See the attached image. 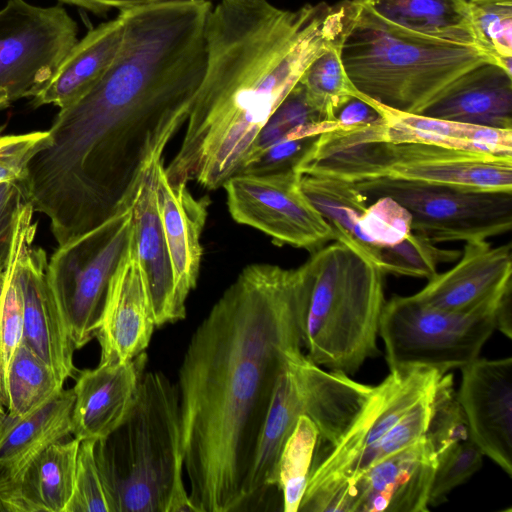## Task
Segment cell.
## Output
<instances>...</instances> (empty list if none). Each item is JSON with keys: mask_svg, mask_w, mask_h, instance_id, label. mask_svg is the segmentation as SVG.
<instances>
[{"mask_svg": "<svg viewBox=\"0 0 512 512\" xmlns=\"http://www.w3.org/2000/svg\"><path fill=\"white\" fill-rule=\"evenodd\" d=\"M204 69L199 48L175 26L149 16L125 20L113 61L59 110L21 182L58 245L103 223L133 192L186 123Z\"/></svg>", "mask_w": 512, "mask_h": 512, "instance_id": "6da1fadb", "label": "cell"}, {"mask_svg": "<svg viewBox=\"0 0 512 512\" xmlns=\"http://www.w3.org/2000/svg\"><path fill=\"white\" fill-rule=\"evenodd\" d=\"M316 255L246 266L193 333L178 372L180 441L196 512L240 511L289 352L304 347Z\"/></svg>", "mask_w": 512, "mask_h": 512, "instance_id": "7a4b0ae2", "label": "cell"}, {"mask_svg": "<svg viewBox=\"0 0 512 512\" xmlns=\"http://www.w3.org/2000/svg\"><path fill=\"white\" fill-rule=\"evenodd\" d=\"M353 0L291 11L268 0H219L206 21V66L179 150L165 167L172 183L208 190L235 175L270 116L311 62L341 41Z\"/></svg>", "mask_w": 512, "mask_h": 512, "instance_id": "3957f363", "label": "cell"}, {"mask_svg": "<svg viewBox=\"0 0 512 512\" xmlns=\"http://www.w3.org/2000/svg\"><path fill=\"white\" fill-rule=\"evenodd\" d=\"M111 512H196L183 481L177 387L144 372L123 422L96 441Z\"/></svg>", "mask_w": 512, "mask_h": 512, "instance_id": "277c9868", "label": "cell"}, {"mask_svg": "<svg viewBox=\"0 0 512 512\" xmlns=\"http://www.w3.org/2000/svg\"><path fill=\"white\" fill-rule=\"evenodd\" d=\"M353 4L340 59L357 95L383 107L420 114L464 72L494 61L477 46L410 32L379 17L361 0Z\"/></svg>", "mask_w": 512, "mask_h": 512, "instance_id": "5b68a950", "label": "cell"}, {"mask_svg": "<svg viewBox=\"0 0 512 512\" xmlns=\"http://www.w3.org/2000/svg\"><path fill=\"white\" fill-rule=\"evenodd\" d=\"M369 126L319 135L295 170L350 182L393 178L512 192V155L379 140L371 136Z\"/></svg>", "mask_w": 512, "mask_h": 512, "instance_id": "8992f818", "label": "cell"}, {"mask_svg": "<svg viewBox=\"0 0 512 512\" xmlns=\"http://www.w3.org/2000/svg\"><path fill=\"white\" fill-rule=\"evenodd\" d=\"M317 265L304 348L315 364L347 375L379 354L384 274L361 251L333 241L314 252Z\"/></svg>", "mask_w": 512, "mask_h": 512, "instance_id": "52a82bcc", "label": "cell"}, {"mask_svg": "<svg viewBox=\"0 0 512 512\" xmlns=\"http://www.w3.org/2000/svg\"><path fill=\"white\" fill-rule=\"evenodd\" d=\"M445 374L436 369L391 370L337 444L315 448L302 512H346L348 487L361 459Z\"/></svg>", "mask_w": 512, "mask_h": 512, "instance_id": "ba28073f", "label": "cell"}, {"mask_svg": "<svg viewBox=\"0 0 512 512\" xmlns=\"http://www.w3.org/2000/svg\"><path fill=\"white\" fill-rule=\"evenodd\" d=\"M500 301L458 313L431 307L413 295L392 297L379 323L390 371L423 367L447 373L474 361L496 330Z\"/></svg>", "mask_w": 512, "mask_h": 512, "instance_id": "9c48e42d", "label": "cell"}, {"mask_svg": "<svg viewBox=\"0 0 512 512\" xmlns=\"http://www.w3.org/2000/svg\"><path fill=\"white\" fill-rule=\"evenodd\" d=\"M136 188L108 219L58 245L48 260V285L75 350L96 335L110 279L131 233Z\"/></svg>", "mask_w": 512, "mask_h": 512, "instance_id": "30bf717a", "label": "cell"}, {"mask_svg": "<svg viewBox=\"0 0 512 512\" xmlns=\"http://www.w3.org/2000/svg\"><path fill=\"white\" fill-rule=\"evenodd\" d=\"M369 200L389 197L411 215L412 232L434 243L487 240L512 227V192L371 178L353 182Z\"/></svg>", "mask_w": 512, "mask_h": 512, "instance_id": "8fae6325", "label": "cell"}, {"mask_svg": "<svg viewBox=\"0 0 512 512\" xmlns=\"http://www.w3.org/2000/svg\"><path fill=\"white\" fill-rule=\"evenodd\" d=\"M78 26L62 6L8 0L0 9V110L35 97L78 41Z\"/></svg>", "mask_w": 512, "mask_h": 512, "instance_id": "7c38bea8", "label": "cell"}, {"mask_svg": "<svg viewBox=\"0 0 512 512\" xmlns=\"http://www.w3.org/2000/svg\"><path fill=\"white\" fill-rule=\"evenodd\" d=\"M223 187L231 217L262 231L277 245L313 253L336 241L331 225L302 191L295 169L271 174L238 173Z\"/></svg>", "mask_w": 512, "mask_h": 512, "instance_id": "4fadbf2b", "label": "cell"}, {"mask_svg": "<svg viewBox=\"0 0 512 512\" xmlns=\"http://www.w3.org/2000/svg\"><path fill=\"white\" fill-rule=\"evenodd\" d=\"M32 206L21 205L14 230L15 272L23 302V342L65 381L74 376L75 348L47 281V254L33 246L37 222Z\"/></svg>", "mask_w": 512, "mask_h": 512, "instance_id": "5bb4252c", "label": "cell"}, {"mask_svg": "<svg viewBox=\"0 0 512 512\" xmlns=\"http://www.w3.org/2000/svg\"><path fill=\"white\" fill-rule=\"evenodd\" d=\"M300 350L287 354L258 440L253 462L242 491L240 511L253 510L277 484V464L283 446L297 420H315L321 413L320 398L307 379Z\"/></svg>", "mask_w": 512, "mask_h": 512, "instance_id": "9a60e30c", "label": "cell"}, {"mask_svg": "<svg viewBox=\"0 0 512 512\" xmlns=\"http://www.w3.org/2000/svg\"><path fill=\"white\" fill-rule=\"evenodd\" d=\"M458 400L470 439L512 477V358H477L461 367Z\"/></svg>", "mask_w": 512, "mask_h": 512, "instance_id": "2e32d148", "label": "cell"}, {"mask_svg": "<svg viewBox=\"0 0 512 512\" xmlns=\"http://www.w3.org/2000/svg\"><path fill=\"white\" fill-rule=\"evenodd\" d=\"M156 326L147 282L138 261L132 227L127 245L110 279L95 337L99 363H123L144 352Z\"/></svg>", "mask_w": 512, "mask_h": 512, "instance_id": "e0dca14e", "label": "cell"}, {"mask_svg": "<svg viewBox=\"0 0 512 512\" xmlns=\"http://www.w3.org/2000/svg\"><path fill=\"white\" fill-rule=\"evenodd\" d=\"M437 456L425 435L382 459L350 486L347 512H427Z\"/></svg>", "mask_w": 512, "mask_h": 512, "instance_id": "ac0fdd59", "label": "cell"}, {"mask_svg": "<svg viewBox=\"0 0 512 512\" xmlns=\"http://www.w3.org/2000/svg\"><path fill=\"white\" fill-rule=\"evenodd\" d=\"M511 291V244L493 247L477 240L465 242L456 265L437 273L413 296L431 307L464 313L496 303Z\"/></svg>", "mask_w": 512, "mask_h": 512, "instance_id": "d6986e66", "label": "cell"}, {"mask_svg": "<svg viewBox=\"0 0 512 512\" xmlns=\"http://www.w3.org/2000/svg\"><path fill=\"white\" fill-rule=\"evenodd\" d=\"M155 193L173 271L174 307L182 320L186 316V299L199 275L203 252L200 238L210 200L195 198L186 182L172 183L163 160L156 169Z\"/></svg>", "mask_w": 512, "mask_h": 512, "instance_id": "ffe728a7", "label": "cell"}, {"mask_svg": "<svg viewBox=\"0 0 512 512\" xmlns=\"http://www.w3.org/2000/svg\"><path fill=\"white\" fill-rule=\"evenodd\" d=\"M147 364V354L123 363H99L78 372L71 433L79 441L109 436L127 416Z\"/></svg>", "mask_w": 512, "mask_h": 512, "instance_id": "44dd1931", "label": "cell"}, {"mask_svg": "<svg viewBox=\"0 0 512 512\" xmlns=\"http://www.w3.org/2000/svg\"><path fill=\"white\" fill-rule=\"evenodd\" d=\"M419 115L512 129V73L484 61L451 82Z\"/></svg>", "mask_w": 512, "mask_h": 512, "instance_id": "7402d4cb", "label": "cell"}, {"mask_svg": "<svg viewBox=\"0 0 512 512\" xmlns=\"http://www.w3.org/2000/svg\"><path fill=\"white\" fill-rule=\"evenodd\" d=\"M154 156L142 171L132 201V240L150 292L156 326L178 321L174 307L173 271L156 203Z\"/></svg>", "mask_w": 512, "mask_h": 512, "instance_id": "603a6c76", "label": "cell"}, {"mask_svg": "<svg viewBox=\"0 0 512 512\" xmlns=\"http://www.w3.org/2000/svg\"><path fill=\"white\" fill-rule=\"evenodd\" d=\"M370 102L381 116V119L371 126V136L375 139L512 155V129L477 126L409 114L383 107L373 101Z\"/></svg>", "mask_w": 512, "mask_h": 512, "instance_id": "cb8c5ba5", "label": "cell"}, {"mask_svg": "<svg viewBox=\"0 0 512 512\" xmlns=\"http://www.w3.org/2000/svg\"><path fill=\"white\" fill-rule=\"evenodd\" d=\"M123 37L120 14L101 23L78 40L44 88L32 99L34 107L53 104L60 109L78 100L101 78L116 56Z\"/></svg>", "mask_w": 512, "mask_h": 512, "instance_id": "d4e9b609", "label": "cell"}, {"mask_svg": "<svg viewBox=\"0 0 512 512\" xmlns=\"http://www.w3.org/2000/svg\"><path fill=\"white\" fill-rule=\"evenodd\" d=\"M74 401L73 388L63 389L25 417L6 415L0 428V474L17 483L36 456L72 434Z\"/></svg>", "mask_w": 512, "mask_h": 512, "instance_id": "484cf974", "label": "cell"}, {"mask_svg": "<svg viewBox=\"0 0 512 512\" xmlns=\"http://www.w3.org/2000/svg\"><path fill=\"white\" fill-rule=\"evenodd\" d=\"M361 1L379 17L402 29L478 47L468 3L464 0Z\"/></svg>", "mask_w": 512, "mask_h": 512, "instance_id": "4316f807", "label": "cell"}, {"mask_svg": "<svg viewBox=\"0 0 512 512\" xmlns=\"http://www.w3.org/2000/svg\"><path fill=\"white\" fill-rule=\"evenodd\" d=\"M80 441H58L28 465L17 482L29 512H65L75 484Z\"/></svg>", "mask_w": 512, "mask_h": 512, "instance_id": "83f0119b", "label": "cell"}, {"mask_svg": "<svg viewBox=\"0 0 512 512\" xmlns=\"http://www.w3.org/2000/svg\"><path fill=\"white\" fill-rule=\"evenodd\" d=\"M53 369L23 341L17 348L6 378V415L25 417L38 410L64 388Z\"/></svg>", "mask_w": 512, "mask_h": 512, "instance_id": "f1b7e54d", "label": "cell"}, {"mask_svg": "<svg viewBox=\"0 0 512 512\" xmlns=\"http://www.w3.org/2000/svg\"><path fill=\"white\" fill-rule=\"evenodd\" d=\"M319 433L307 416H301L287 438L277 464L276 488L283 511L298 512L305 493Z\"/></svg>", "mask_w": 512, "mask_h": 512, "instance_id": "f546056e", "label": "cell"}, {"mask_svg": "<svg viewBox=\"0 0 512 512\" xmlns=\"http://www.w3.org/2000/svg\"><path fill=\"white\" fill-rule=\"evenodd\" d=\"M339 45L316 57L299 80L308 104L323 121H335L338 109L357 96L343 68Z\"/></svg>", "mask_w": 512, "mask_h": 512, "instance_id": "4dcf8cb0", "label": "cell"}, {"mask_svg": "<svg viewBox=\"0 0 512 512\" xmlns=\"http://www.w3.org/2000/svg\"><path fill=\"white\" fill-rule=\"evenodd\" d=\"M412 233L410 213L389 197L370 200L359 222L356 249L379 268L381 250L396 245Z\"/></svg>", "mask_w": 512, "mask_h": 512, "instance_id": "1f68e13d", "label": "cell"}, {"mask_svg": "<svg viewBox=\"0 0 512 512\" xmlns=\"http://www.w3.org/2000/svg\"><path fill=\"white\" fill-rule=\"evenodd\" d=\"M478 47L512 73V0L468 3Z\"/></svg>", "mask_w": 512, "mask_h": 512, "instance_id": "d6a6232c", "label": "cell"}, {"mask_svg": "<svg viewBox=\"0 0 512 512\" xmlns=\"http://www.w3.org/2000/svg\"><path fill=\"white\" fill-rule=\"evenodd\" d=\"M461 252L440 248L412 232L400 243L381 250L379 269L385 274L431 279L439 264L459 259Z\"/></svg>", "mask_w": 512, "mask_h": 512, "instance_id": "836d02e7", "label": "cell"}, {"mask_svg": "<svg viewBox=\"0 0 512 512\" xmlns=\"http://www.w3.org/2000/svg\"><path fill=\"white\" fill-rule=\"evenodd\" d=\"M425 438L436 456L470 439L468 422L454 389L453 377L448 372L442 375L437 386Z\"/></svg>", "mask_w": 512, "mask_h": 512, "instance_id": "e575fe53", "label": "cell"}, {"mask_svg": "<svg viewBox=\"0 0 512 512\" xmlns=\"http://www.w3.org/2000/svg\"><path fill=\"white\" fill-rule=\"evenodd\" d=\"M23 302L15 272L13 244L0 304V392L6 406V378L10 362L23 341Z\"/></svg>", "mask_w": 512, "mask_h": 512, "instance_id": "d590c367", "label": "cell"}, {"mask_svg": "<svg viewBox=\"0 0 512 512\" xmlns=\"http://www.w3.org/2000/svg\"><path fill=\"white\" fill-rule=\"evenodd\" d=\"M483 456L471 439L462 441L438 455L429 506H438L446 501L448 493L481 468Z\"/></svg>", "mask_w": 512, "mask_h": 512, "instance_id": "8d00e7d4", "label": "cell"}, {"mask_svg": "<svg viewBox=\"0 0 512 512\" xmlns=\"http://www.w3.org/2000/svg\"><path fill=\"white\" fill-rule=\"evenodd\" d=\"M317 121L323 120L308 104L304 89L298 82L260 130L246 158L280 140L290 138L299 127Z\"/></svg>", "mask_w": 512, "mask_h": 512, "instance_id": "74e56055", "label": "cell"}, {"mask_svg": "<svg viewBox=\"0 0 512 512\" xmlns=\"http://www.w3.org/2000/svg\"><path fill=\"white\" fill-rule=\"evenodd\" d=\"M96 441H80L75 484L65 512H111L95 458Z\"/></svg>", "mask_w": 512, "mask_h": 512, "instance_id": "f35d334b", "label": "cell"}, {"mask_svg": "<svg viewBox=\"0 0 512 512\" xmlns=\"http://www.w3.org/2000/svg\"><path fill=\"white\" fill-rule=\"evenodd\" d=\"M317 137L280 140L247 157L237 174H271L295 169Z\"/></svg>", "mask_w": 512, "mask_h": 512, "instance_id": "ab89813d", "label": "cell"}, {"mask_svg": "<svg viewBox=\"0 0 512 512\" xmlns=\"http://www.w3.org/2000/svg\"><path fill=\"white\" fill-rule=\"evenodd\" d=\"M49 142V132L0 135V183L22 182L31 158Z\"/></svg>", "mask_w": 512, "mask_h": 512, "instance_id": "60d3db41", "label": "cell"}, {"mask_svg": "<svg viewBox=\"0 0 512 512\" xmlns=\"http://www.w3.org/2000/svg\"><path fill=\"white\" fill-rule=\"evenodd\" d=\"M25 200L20 182L0 183V272L8 265L18 211Z\"/></svg>", "mask_w": 512, "mask_h": 512, "instance_id": "b9f144b4", "label": "cell"}, {"mask_svg": "<svg viewBox=\"0 0 512 512\" xmlns=\"http://www.w3.org/2000/svg\"><path fill=\"white\" fill-rule=\"evenodd\" d=\"M335 119L340 128L364 126L381 119L376 107L361 96H352L337 111Z\"/></svg>", "mask_w": 512, "mask_h": 512, "instance_id": "7bdbcfd3", "label": "cell"}, {"mask_svg": "<svg viewBox=\"0 0 512 512\" xmlns=\"http://www.w3.org/2000/svg\"><path fill=\"white\" fill-rule=\"evenodd\" d=\"M61 3L77 6L96 15H105L112 9L119 11L151 3L174 0H59ZM214 1V0H208Z\"/></svg>", "mask_w": 512, "mask_h": 512, "instance_id": "ee69618b", "label": "cell"}, {"mask_svg": "<svg viewBox=\"0 0 512 512\" xmlns=\"http://www.w3.org/2000/svg\"><path fill=\"white\" fill-rule=\"evenodd\" d=\"M0 511L29 512L18 484L0 474Z\"/></svg>", "mask_w": 512, "mask_h": 512, "instance_id": "f6af8a7d", "label": "cell"}, {"mask_svg": "<svg viewBox=\"0 0 512 512\" xmlns=\"http://www.w3.org/2000/svg\"><path fill=\"white\" fill-rule=\"evenodd\" d=\"M496 329L504 336L512 338L511 292L507 293L498 303L495 311Z\"/></svg>", "mask_w": 512, "mask_h": 512, "instance_id": "bcb514c9", "label": "cell"}, {"mask_svg": "<svg viewBox=\"0 0 512 512\" xmlns=\"http://www.w3.org/2000/svg\"><path fill=\"white\" fill-rule=\"evenodd\" d=\"M5 404H4V401H3V398H2V395H1V392H0V428L5 420V417H6V411H5Z\"/></svg>", "mask_w": 512, "mask_h": 512, "instance_id": "7dc6e473", "label": "cell"}, {"mask_svg": "<svg viewBox=\"0 0 512 512\" xmlns=\"http://www.w3.org/2000/svg\"><path fill=\"white\" fill-rule=\"evenodd\" d=\"M5 280H6V270L3 272H0V304H1L2 296H3Z\"/></svg>", "mask_w": 512, "mask_h": 512, "instance_id": "c3c4849f", "label": "cell"}, {"mask_svg": "<svg viewBox=\"0 0 512 512\" xmlns=\"http://www.w3.org/2000/svg\"><path fill=\"white\" fill-rule=\"evenodd\" d=\"M464 1H465V2H467V3H469V2H471V1H473V0H464Z\"/></svg>", "mask_w": 512, "mask_h": 512, "instance_id": "681fc988", "label": "cell"}]
</instances>
